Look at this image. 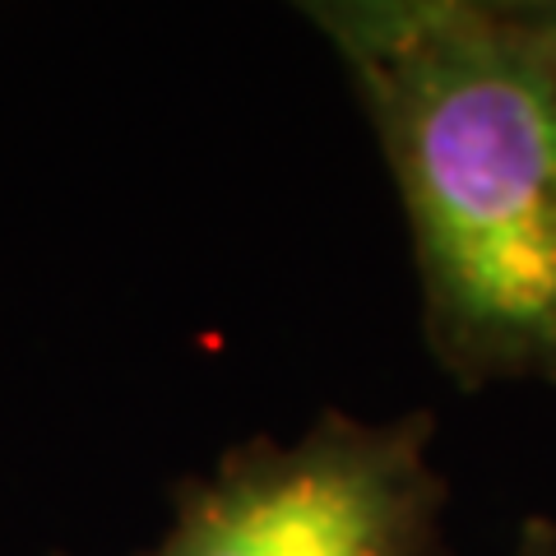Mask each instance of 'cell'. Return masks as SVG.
I'll return each instance as SVG.
<instances>
[{
	"instance_id": "1",
	"label": "cell",
	"mask_w": 556,
	"mask_h": 556,
	"mask_svg": "<svg viewBox=\"0 0 556 556\" xmlns=\"http://www.w3.org/2000/svg\"><path fill=\"white\" fill-rule=\"evenodd\" d=\"M459 390L556 386V61L515 0H320Z\"/></svg>"
},
{
	"instance_id": "4",
	"label": "cell",
	"mask_w": 556,
	"mask_h": 556,
	"mask_svg": "<svg viewBox=\"0 0 556 556\" xmlns=\"http://www.w3.org/2000/svg\"><path fill=\"white\" fill-rule=\"evenodd\" d=\"M515 10H519V20L538 33V42H543L552 51V61H556V0H529V5H515Z\"/></svg>"
},
{
	"instance_id": "3",
	"label": "cell",
	"mask_w": 556,
	"mask_h": 556,
	"mask_svg": "<svg viewBox=\"0 0 556 556\" xmlns=\"http://www.w3.org/2000/svg\"><path fill=\"white\" fill-rule=\"evenodd\" d=\"M515 556H556V525L543 515H529L525 529H519V547Z\"/></svg>"
},
{
	"instance_id": "2",
	"label": "cell",
	"mask_w": 556,
	"mask_h": 556,
	"mask_svg": "<svg viewBox=\"0 0 556 556\" xmlns=\"http://www.w3.org/2000/svg\"><path fill=\"white\" fill-rule=\"evenodd\" d=\"M431 431V413L329 408L298 441L251 437L177 486L172 525L139 556H450Z\"/></svg>"
}]
</instances>
